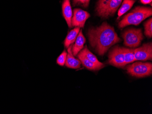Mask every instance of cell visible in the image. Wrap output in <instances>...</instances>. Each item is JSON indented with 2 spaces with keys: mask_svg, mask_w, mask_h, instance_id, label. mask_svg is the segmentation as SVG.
I'll return each mask as SVG.
<instances>
[{
  "mask_svg": "<svg viewBox=\"0 0 152 114\" xmlns=\"http://www.w3.org/2000/svg\"><path fill=\"white\" fill-rule=\"evenodd\" d=\"M135 2V1L134 0H124L121 7L118 10V19L122 15L125 14L126 12L132 8Z\"/></svg>",
  "mask_w": 152,
  "mask_h": 114,
  "instance_id": "obj_14",
  "label": "cell"
},
{
  "mask_svg": "<svg viewBox=\"0 0 152 114\" xmlns=\"http://www.w3.org/2000/svg\"><path fill=\"white\" fill-rule=\"evenodd\" d=\"M123 0H99L96 7V13L102 18L114 15Z\"/></svg>",
  "mask_w": 152,
  "mask_h": 114,
  "instance_id": "obj_3",
  "label": "cell"
},
{
  "mask_svg": "<svg viewBox=\"0 0 152 114\" xmlns=\"http://www.w3.org/2000/svg\"><path fill=\"white\" fill-rule=\"evenodd\" d=\"M67 55V52L64 51L60 55L59 57L58 58V59L57 60V63L59 65H61V66H64V65L65 64Z\"/></svg>",
  "mask_w": 152,
  "mask_h": 114,
  "instance_id": "obj_18",
  "label": "cell"
},
{
  "mask_svg": "<svg viewBox=\"0 0 152 114\" xmlns=\"http://www.w3.org/2000/svg\"><path fill=\"white\" fill-rule=\"evenodd\" d=\"M80 30V28L75 27L68 33L64 41V46L66 48H68V47H69L72 43L75 42Z\"/></svg>",
  "mask_w": 152,
  "mask_h": 114,
  "instance_id": "obj_13",
  "label": "cell"
},
{
  "mask_svg": "<svg viewBox=\"0 0 152 114\" xmlns=\"http://www.w3.org/2000/svg\"><path fill=\"white\" fill-rule=\"evenodd\" d=\"M88 35L90 44L100 56H103L112 46L121 41L113 28L106 22L90 29Z\"/></svg>",
  "mask_w": 152,
  "mask_h": 114,
  "instance_id": "obj_1",
  "label": "cell"
},
{
  "mask_svg": "<svg viewBox=\"0 0 152 114\" xmlns=\"http://www.w3.org/2000/svg\"><path fill=\"white\" fill-rule=\"evenodd\" d=\"M108 62L117 68H122L124 65L125 57L123 47L116 46L110 51L108 56Z\"/></svg>",
  "mask_w": 152,
  "mask_h": 114,
  "instance_id": "obj_6",
  "label": "cell"
},
{
  "mask_svg": "<svg viewBox=\"0 0 152 114\" xmlns=\"http://www.w3.org/2000/svg\"><path fill=\"white\" fill-rule=\"evenodd\" d=\"M75 41V44L72 46V50L73 56H76L83 48L84 44L86 42V39L83 35L82 30L79 31Z\"/></svg>",
  "mask_w": 152,
  "mask_h": 114,
  "instance_id": "obj_11",
  "label": "cell"
},
{
  "mask_svg": "<svg viewBox=\"0 0 152 114\" xmlns=\"http://www.w3.org/2000/svg\"><path fill=\"white\" fill-rule=\"evenodd\" d=\"M77 55L78 59L83 64V65L89 70H99L104 66V65H97L93 62L88 60V59L86 58L85 57L82 55L80 53H78Z\"/></svg>",
  "mask_w": 152,
  "mask_h": 114,
  "instance_id": "obj_12",
  "label": "cell"
},
{
  "mask_svg": "<svg viewBox=\"0 0 152 114\" xmlns=\"http://www.w3.org/2000/svg\"><path fill=\"white\" fill-rule=\"evenodd\" d=\"M127 72L130 75L141 78L149 76L152 74V64L149 62H135L128 65Z\"/></svg>",
  "mask_w": 152,
  "mask_h": 114,
  "instance_id": "obj_4",
  "label": "cell"
},
{
  "mask_svg": "<svg viewBox=\"0 0 152 114\" xmlns=\"http://www.w3.org/2000/svg\"><path fill=\"white\" fill-rule=\"evenodd\" d=\"M141 2L144 4H151L152 0H141Z\"/></svg>",
  "mask_w": 152,
  "mask_h": 114,
  "instance_id": "obj_20",
  "label": "cell"
},
{
  "mask_svg": "<svg viewBox=\"0 0 152 114\" xmlns=\"http://www.w3.org/2000/svg\"><path fill=\"white\" fill-rule=\"evenodd\" d=\"M152 15V8L137 7L123 17L118 23V27L124 28L130 25H138Z\"/></svg>",
  "mask_w": 152,
  "mask_h": 114,
  "instance_id": "obj_2",
  "label": "cell"
},
{
  "mask_svg": "<svg viewBox=\"0 0 152 114\" xmlns=\"http://www.w3.org/2000/svg\"><path fill=\"white\" fill-rule=\"evenodd\" d=\"M124 57H125V62L124 65H127L129 64L134 62L135 61L134 55V49H129V48H124L123 47Z\"/></svg>",
  "mask_w": 152,
  "mask_h": 114,
  "instance_id": "obj_16",
  "label": "cell"
},
{
  "mask_svg": "<svg viewBox=\"0 0 152 114\" xmlns=\"http://www.w3.org/2000/svg\"><path fill=\"white\" fill-rule=\"evenodd\" d=\"M63 14L66 21L68 27L72 28V11L71 5L70 0H64L62 4Z\"/></svg>",
  "mask_w": 152,
  "mask_h": 114,
  "instance_id": "obj_10",
  "label": "cell"
},
{
  "mask_svg": "<svg viewBox=\"0 0 152 114\" xmlns=\"http://www.w3.org/2000/svg\"><path fill=\"white\" fill-rule=\"evenodd\" d=\"M134 52L135 61L152 60V43L144 44L139 48L134 49Z\"/></svg>",
  "mask_w": 152,
  "mask_h": 114,
  "instance_id": "obj_7",
  "label": "cell"
},
{
  "mask_svg": "<svg viewBox=\"0 0 152 114\" xmlns=\"http://www.w3.org/2000/svg\"><path fill=\"white\" fill-rule=\"evenodd\" d=\"M144 34L149 38L152 36V19H149L144 24Z\"/></svg>",
  "mask_w": 152,
  "mask_h": 114,
  "instance_id": "obj_17",
  "label": "cell"
},
{
  "mask_svg": "<svg viewBox=\"0 0 152 114\" xmlns=\"http://www.w3.org/2000/svg\"><path fill=\"white\" fill-rule=\"evenodd\" d=\"M79 53H81L86 58L88 59V60L93 62L94 63L96 64L99 65H104L103 63L99 61L96 57L88 49L87 46H86L84 48H83Z\"/></svg>",
  "mask_w": 152,
  "mask_h": 114,
  "instance_id": "obj_15",
  "label": "cell"
},
{
  "mask_svg": "<svg viewBox=\"0 0 152 114\" xmlns=\"http://www.w3.org/2000/svg\"><path fill=\"white\" fill-rule=\"evenodd\" d=\"M124 44L130 48L139 46L143 40L142 31L140 29H129L122 35Z\"/></svg>",
  "mask_w": 152,
  "mask_h": 114,
  "instance_id": "obj_5",
  "label": "cell"
},
{
  "mask_svg": "<svg viewBox=\"0 0 152 114\" xmlns=\"http://www.w3.org/2000/svg\"><path fill=\"white\" fill-rule=\"evenodd\" d=\"M90 17L88 12L81 9H75L72 19V26L83 28L86 21Z\"/></svg>",
  "mask_w": 152,
  "mask_h": 114,
  "instance_id": "obj_8",
  "label": "cell"
},
{
  "mask_svg": "<svg viewBox=\"0 0 152 114\" xmlns=\"http://www.w3.org/2000/svg\"><path fill=\"white\" fill-rule=\"evenodd\" d=\"M72 45H71L67 48L68 54H67L66 60L65 65L66 67L70 68L77 69L81 67V62L79 60L74 57V56L72 54Z\"/></svg>",
  "mask_w": 152,
  "mask_h": 114,
  "instance_id": "obj_9",
  "label": "cell"
},
{
  "mask_svg": "<svg viewBox=\"0 0 152 114\" xmlns=\"http://www.w3.org/2000/svg\"><path fill=\"white\" fill-rule=\"evenodd\" d=\"M90 0H72L74 6H80L87 8L88 7Z\"/></svg>",
  "mask_w": 152,
  "mask_h": 114,
  "instance_id": "obj_19",
  "label": "cell"
}]
</instances>
